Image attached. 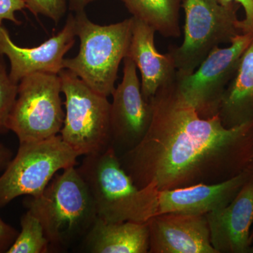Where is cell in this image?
<instances>
[{"instance_id": "6da1fadb", "label": "cell", "mask_w": 253, "mask_h": 253, "mask_svg": "<svg viewBox=\"0 0 253 253\" xmlns=\"http://www.w3.org/2000/svg\"><path fill=\"white\" fill-rule=\"evenodd\" d=\"M149 101L152 119L144 139L119 156L139 189L217 184L252 164L253 122L227 128L218 116L201 117L178 93L175 81Z\"/></svg>"}, {"instance_id": "7a4b0ae2", "label": "cell", "mask_w": 253, "mask_h": 253, "mask_svg": "<svg viewBox=\"0 0 253 253\" xmlns=\"http://www.w3.org/2000/svg\"><path fill=\"white\" fill-rule=\"evenodd\" d=\"M25 206L41 221L50 251H66L81 242L98 217L76 166L56 173L41 194L25 201Z\"/></svg>"}, {"instance_id": "3957f363", "label": "cell", "mask_w": 253, "mask_h": 253, "mask_svg": "<svg viewBox=\"0 0 253 253\" xmlns=\"http://www.w3.org/2000/svg\"><path fill=\"white\" fill-rule=\"evenodd\" d=\"M94 200L98 217L109 222H146L157 210L156 193L139 189L111 146L99 154L84 156L76 168Z\"/></svg>"}, {"instance_id": "277c9868", "label": "cell", "mask_w": 253, "mask_h": 253, "mask_svg": "<svg viewBox=\"0 0 253 253\" xmlns=\"http://www.w3.org/2000/svg\"><path fill=\"white\" fill-rule=\"evenodd\" d=\"M76 36L81 41L77 56L63 60V69L74 73L98 94H113L121 61L127 54L133 18L100 26L84 11L76 12Z\"/></svg>"}, {"instance_id": "5b68a950", "label": "cell", "mask_w": 253, "mask_h": 253, "mask_svg": "<svg viewBox=\"0 0 253 253\" xmlns=\"http://www.w3.org/2000/svg\"><path fill=\"white\" fill-rule=\"evenodd\" d=\"M66 109L59 135L80 156L99 154L111 146L108 97L98 94L68 69L59 73Z\"/></svg>"}, {"instance_id": "8992f818", "label": "cell", "mask_w": 253, "mask_h": 253, "mask_svg": "<svg viewBox=\"0 0 253 253\" xmlns=\"http://www.w3.org/2000/svg\"><path fill=\"white\" fill-rule=\"evenodd\" d=\"M79 156L59 134L20 143L17 154L0 176V208L20 196L41 194L56 173L76 166Z\"/></svg>"}, {"instance_id": "52a82bcc", "label": "cell", "mask_w": 253, "mask_h": 253, "mask_svg": "<svg viewBox=\"0 0 253 253\" xmlns=\"http://www.w3.org/2000/svg\"><path fill=\"white\" fill-rule=\"evenodd\" d=\"M185 13L184 41L169 54L176 74L186 76L196 71L212 49L231 43L241 34L234 5L226 6L219 0H184Z\"/></svg>"}, {"instance_id": "ba28073f", "label": "cell", "mask_w": 253, "mask_h": 253, "mask_svg": "<svg viewBox=\"0 0 253 253\" xmlns=\"http://www.w3.org/2000/svg\"><path fill=\"white\" fill-rule=\"evenodd\" d=\"M59 75L36 73L18 83L8 127L19 143L44 140L59 134L65 112Z\"/></svg>"}, {"instance_id": "9c48e42d", "label": "cell", "mask_w": 253, "mask_h": 253, "mask_svg": "<svg viewBox=\"0 0 253 253\" xmlns=\"http://www.w3.org/2000/svg\"><path fill=\"white\" fill-rule=\"evenodd\" d=\"M253 41L251 33H241L225 48H214L194 73L176 75L178 93L201 117L217 116L223 94L237 71L240 60Z\"/></svg>"}, {"instance_id": "30bf717a", "label": "cell", "mask_w": 253, "mask_h": 253, "mask_svg": "<svg viewBox=\"0 0 253 253\" xmlns=\"http://www.w3.org/2000/svg\"><path fill=\"white\" fill-rule=\"evenodd\" d=\"M123 77L113 92L110 111L111 146L118 157L144 139L152 119V107L141 89L135 63L126 56Z\"/></svg>"}, {"instance_id": "8fae6325", "label": "cell", "mask_w": 253, "mask_h": 253, "mask_svg": "<svg viewBox=\"0 0 253 253\" xmlns=\"http://www.w3.org/2000/svg\"><path fill=\"white\" fill-rule=\"evenodd\" d=\"M75 16H68L63 29L36 47H21L11 40L9 32L0 26V54L8 58L9 76L15 83L36 73L59 75L63 69L65 55L76 41Z\"/></svg>"}, {"instance_id": "7c38bea8", "label": "cell", "mask_w": 253, "mask_h": 253, "mask_svg": "<svg viewBox=\"0 0 253 253\" xmlns=\"http://www.w3.org/2000/svg\"><path fill=\"white\" fill-rule=\"evenodd\" d=\"M206 215L217 253H253V174L230 204Z\"/></svg>"}, {"instance_id": "4fadbf2b", "label": "cell", "mask_w": 253, "mask_h": 253, "mask_svg": "<svg viewBox=\"0 0 253 253\" xmlns=\"http://www.w3.org/2000/svg\"><path fill=\"white\" fill-rule=\"evenodd\" d=\"M146 223L149 253H217L211 245L206 214L166 213Z\"/></svg>"}, {"instance_id": "5bb4252c", "label": "cell", "mask_w": 253, "mask_h": 253, "mask_svg": "<svg viewBox=\"0 0 253 253\" xmlns=\"http://www.w3.org/2000/svg\"><path fill=\"white\" fill-rule=\"evenodd\" d=\"M253 174L252 164L236 176L217 184L158 191L156 215L166 213L200 215L225 207Z\"/></svg>"}, {"instance_id": "9a60e30c", "label": "cell", "mask_w": 253, "mask_h": 253, "mask_svg": "<svg viewBox=\"0 0 253 253\" xmlns=\"http://www.w3.org/2000/svg\"><path fill=\"white\" fill-rule=\"evenodd\" d=\"M132 28L126 56L141 73V89L149 101L160 89L175 81L176 69L169 53L161 54L155 46L156 31L146 23L133 17Z\"/></svg>"}, {"instance_id": "2e32d148", "label": "cell", "mask_w": 253, "mask_h": 253, "mask_svg": "<svg viewBox=\"0 0 253 253\" xmlns=\"http://www.w3.org/2000/svg\"><path fill=\"white\" fill-rule=\"evenodd\" d=\"M81 245L84 253H148L149 226L146 222H109L97 217Z\"/></svg>"}, {"instance_id": "e0dca14e", "label": "cell", "mask_w": 253, "mask_h": 253, "mask_svg": "<svg viewBox=\"0 0 253 253\" xmlns=\"http://www.w3.org/2000/svg\"><path fill=\"white\" fill-rule=\"evenodd\" d=\"M217 116L227 128L253 122V41L223 94Z\"/></svg>"}, {"instance_id": "ac0fdd59", "label": "cell", "mask_w": 253, "mask_h": 253, "mask_svg": "<svg viewBox=\"0 0 253 253\" xmlns=\"http://www.w3.org/2000/svg\"><path fill=\"white\" fill-rule=\"evenodd\" d=\"M133 17L166 38H179V10L184 0H120Z\"/></svg>"}, {"instance_id": "d6986e66", "label": "cell", "mask_w": 253, "mask_h": 253, "mask_svg": "<svg viewBox=\"0 0 253 253\" xmlns=\"http://www.w3.org/2000/svg\"><path fill=\"white\" fill-rule=\"evenodd\" d=\"M50 244L41 221L31 212L21 217V231L6 253H46Z\"/></svg>"}, {"instance_id": "ffe728a7", "label": "cell", "mask_w": 253, "mask_h": 253, "mask_svg": "<svg viewBox=\"0 0 253 253\" xmlns=\"http://www.w3.org/2000/svg\"><path fill=\"white\" fill-rule=\"evenodd\" d=\"M4 58L0 54V133L9 131L8 123L17 96L18 85L10 78Z\"/></svg>"}, {"instance_id": "44dd1931", "label": "cell", "mask_w": 253, "mask_h": 253, "mask_svg": "<svg viewBox=\"0 0 253 253\" xmlns=\"http://www.w3.org/2000/svg\"><path fill=\"white\" fill-rule=\"evenodd\" d=\"M26 9L38 16L42 15L57 24L67 10V0H26Z\"/></svg>"}, {"instance_id": "7402d4cb", "label": "cell", "mask_w": 253, "mask_h": 253, "mask_svg": "<svg viewBox=\"0 0 253 253\" xmlns=\"http://www.w3.org/2000/svg\"><path fill=\"white\" fill-rule=\"evenodd\" d=\"M24 9H26V0H0V26H2L5 20L21 25L15 14Z\"/></svg>"}, {"instance_id": "603a6c76", "label": "cell", "mask_w": 253, "mask_h": 253, "mask_svg": "<svg viewBox=\"0 0 253 253\" xmlns=\"http://www.w3.org/2000/svg\"><path fill=\"white\" fill-rule=\"evenodd\" d=\"M224 6L234 5V2L239 3L244 7L246 17L240 21L239 27L242 33H251L253 35V0H219Z\"/></svg>"}, {"instance_id": "cb8c5ba5", "label": "cell", "mask_w": 253, "mask_h": 253, "mask_svg": "<svg viewBox=\"0 0 253 253\" xmlns=\"http://www.w3.org/2000/svg\"><path fill=\"white\" fill-rule=\"evenodd\" d=\"M18 231L3 220L0 216V253H6L14 244Z\"/></svg>"}, {"instance_id": "d4e9b609", "label": "cell", "mask_w": 253, "mask_h": 253, "mask_svg": "<svg viewBox=\"0 0 253 253\" xmlns=\"http://www.w3.org/2000/svg\"><path fill=\"white\" fill-rule=\"evenodd\" d=\"M12 159V152L4 145L0 144V170L4 169Z\"/></svg>"}, {"instance_id": "484cf974", "label": "cell", "mask_w": 253, "mask_h": 253, "mask_svg": "<svg viewBox=\"0 0 253 253\" xmlns=\"http://www.w3.org/2000/svg\"><path fill=\"white\" fill-rule=\"evenodd\" d=\"M96 0H68V5L71 11L78 12V11H84L88 4Z\"/></svg>"}, {"instance_id": "4316f807", "label": "cell", "mask_w": 253, "mask_h": 253, "mask_svg": "<svg viewBox=\"0 0 253 253\" xmlns=\"http://www.w3.org/2000/svg\"><path fill=\"white\" fill-rule=\"evenodd\" d=\"M251 163H252V164L253 166V151L252 156H251Z\"/></svg>"}, {"instance_id": "83f0119b", "label": "cell", "mask_w": 253, "mask_h": 253, "mask_svg": "<svg viewBox=\"0 0 253 253\" xmlns=\"http://www.w3.org/2000/svg\"><path fill=\"white\" fill-rule=\"evenodd\" d=\"M253 244V234H252Z\"/></svg>"}]
</instances>
